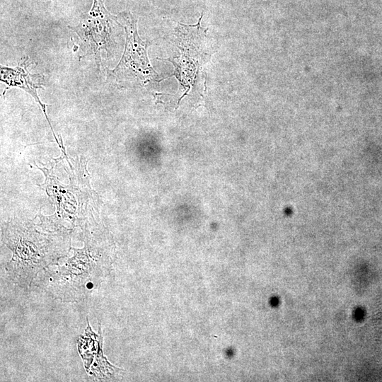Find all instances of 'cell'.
<instances>
[{"label":"cell","mask_w":382,"mask_h":382,"mask_svg":"<svg viewBox=\"0 0 382 382\" xmlns=\"http://www.w3.org/2000/svg\"><path fill=\"white\" fill-rule=\"evenodd\" d=\"M74 257L53 272L44 270V288L55 299L73 302L83 299L87 293L98 286L110 271L113 262L110 254L93 255L86 248L74 249Z\"/></svg>","instance_id":"cell-1"},{"label":"cell","mask_w":382,"mask_h":382,"mask_svg":"<svg viewBox=\"0 0 382 382\" xmlns=\"http://www.w3.org/2000/svg\"><path fill=\"white\" fill-rule=\"evenodd\" d=\"M7 228L4 238L13 251V257L6 266V272L14 283L21 287L30 286L37 274L44 270L62 254L54 251L48 236L21 228Z\"/></svg>","instance_id":"cell-2"},{"label":"cell","mask_w":382,"mask_h":382,"mask_svg":"<svg viewBox=\"0 0 382 382\" xmlns=\"http://www.w3.org/2000/svg\"><path fill=\"white\" fill-rule=\"evenodd\" d=\"M117 18L106 10L102 0H93L88 13L78 25L71 28L79 36L86 52L95 55L98 64L100 63V51L105 49L108 52L112 25L117 21Z\"/></svg>","instance_id":"cell-3"},{"label":"cell","mask_w":382,"mask_h":382,"mask_svg":"<svg viewBox=\"0 0 382 382\" xmlns=\"http://www.w3.org/2000/svg\"><path fill=\"white\" fill-rule=\"evenodd\" d=\"M125 21L126 45L124 54L117 66L112 70L116 75L124 71H131L136 75H156L147 57L146 47L149 43L142 41L137 30V20L130 13H121Z\"/></svg>","instance_id":"cell-4"},{"label":"cell","mask_w":382,"mask_h":382,"mask_svg":"<svg viewBox=\"0 0 382 382\" xmlns=\"http://www.w3.org/2000/svg\"><path fill=\"white\" fill-rule=\"evenodd\" d=\"M28 59V58L14 68L2 66L1 68V81L6 83L8 87L16 86L22 88L34 98L40 105L52 131L55 141L59 145L46 112L47 105L43 103L37 96V90L42 87L43 77L30 74L27 69Z\"/></svg>","instance_id":"cell-5"}]
</instances>
